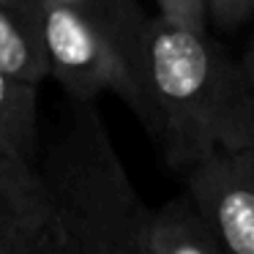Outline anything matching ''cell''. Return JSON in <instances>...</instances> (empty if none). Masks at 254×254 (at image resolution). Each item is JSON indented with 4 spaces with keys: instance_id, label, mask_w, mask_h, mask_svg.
<instances>
[{
    "instance_id": "30bf717a",
    "label": "cell",
    "mask_w": 254,
    "mask_h": 254,
    "mask_svg": "<svg viewBox=\"0 0 254 254\" xmlns=\"http://www.w3.org/2000/svg\"><path fill=\"white\" fill-rule=\"evenodd\" d=\"M156 6H159L156 17L164 22L208 33V3L205 0H156Z\"/></svg>"
},
{
    "instance_id": "277c9868",
    "label": "cell",
    "mask_w": 254,
    "mask_h": 254,
    "mask_svg": "<svg viewBox=\"0 0 254 254\" xmlns=\"http://www.w3.org/2000/svg\"><path fill=\"white\" fill-rule=\"evenodd\" d=\"M186 194L224 254H254V145L216 150L186 170Z\"/></svg>"
},
{
    "instance_id": "6da1fadb",
    "label": "cell",
    "mask_w": 254,
    "mask_h": 254,
    "mask_svg": "<svg viewBox=\"0 0 254 254\" xmlns=\"http://www.w3.org/2000/svg\"><path fill=\"white\" fill-rule=\"evenodd\" d=\"M145 128L164 161L186 172L216 150L254 145L246 74L208 33L150 17L142 50Z\"/></svg>"
},
{
    "instance_id": "8fae6325",
    "label": "cell",
    "mask_w": 254,
    "mask_h": 254,
    "mask_svg": "<svg viewBox=\"0 0 254 254\" xmlns=\"http://www.w3.org/2000/svg\"><path fill=\"white\" fill-rule=\"evenodd\" d=\"M6 254H63L61 235H58L52 210L39 221V224H33L30 230H25L22 235H19V241L14 243Z\"/></svg>"
},
{
    "instance_id": "7c38bea8",
    "label": "cell",
    "mask_w": 254,
    "mask_h": 254,
    "mask_svg": "<svg viewBox=\"0 0 254 254\" xmlns=\"http://www.w3.org/2000/svg\"><path fill=\"white\" fill-rule=\"evenodd\" d=\"M208 3V22L219 30H232L243 25L254 14V0H205Z\"/></svg>"
},
{
    "instance_id": "4fadbf2b",
    "label": "cell",
    "mask_w": 254,
    "mask_h": 254,
    "mask_svg": "<svg viewBox=\"0 0 254 254\" xmlns=\"http://www.w3.org/2000/svg\"><path fill=\"white\" fill-rule=\"evenodd\" d=\"M243 74H246V85H249V96H252V110H254V41L246 52V61H243Z\"/></svg>"
},
{
    "instance_id": "52a82bcc",
    "label": "cell",
    "mask_w": 254,
    "mask_h": 254,
    "mask_svg": "<svg viewBox=\"0 0 254 254\" xmlns=\"http://www.w3.org/2000/svg\"><path fill=\"white\" fill-rule=\"evenodd\" d=\"M52 3L71 8L90 28L99 30L142 85V50L150 17L142 14L137 0H52Z\"/></svg>"
},
{
    "instance_id": "5b68a950",
    "label": "cell",
    "mask_w": 254,
    "mask_h": 254,
    "mask_svg": "<svg viewBox=\"0 0 254 254\" xmlns=\"http://www.w3.org/2000/svg\"><path fill=\"white\" fill-rule=\"evenodd\" d=\"M0 71L30 85L47 79L41 0H0Z\"/></svg>"
},
{
    "instance_id": "8992f818",
    "label": "cell",
    "mask_w": 254,
    "mask_h": 254,
    "mask_svg": "<svg viewBox=\"0 0 254 254\" xmlns=\"http://www.w3.org/2000/svg\"><path fill=\"white\" fill-rule=\"evenodd\" d=\"M47 213L50 199L39 164L0 153V254H6Z\"/></svg>"
},
{
    "instance_id": "9c48e42d",
    "label": "cell",
    "mask_w": 254,
    "mask_h": 254,
    "mask_svg": "<svg viewBox=\"0 0 254 254\" xmlns=\"http://www.w3.org/2000/svg\"><path fill=\"white\" fill-rule=\"evenodd\" d=\"M36 90L39 85L0 71V153L30 164L39 156Z\"/></svg>"
},
{
    "instance_id": "ba28073f",
    "label": "cell",
    "mask_w": 254,
    "mask_h": 254,
    "mask_svg": "<svg viewBox=\"0 0 254 254\" xmlns=\"http://www.w3.org/2000/svg\"><path fill=\"white\" fill-rule=\"evenodd\" d=\"M148 246L153 254H224L189 194L150 210Z\"/></svg>"
},
{
    "instance_id": "3957f363",
    "label": "cell",
    "mask_w": 254,
    "mask_h": 254,
    "mask_svg": "<svg viewBox=\"0 0 254 254\" xmlns=\"http://www.w3.org/2000/svg\"><path fill=\"white\" fill-rule=\"evenodd\" d=\"M41 36L47 77L55 79L68 99L90 104L101 93H115L145 121L148 104L139 79L110 41L79 14L52 0H41Z\"/></svg>"
},
{
    "instance_id": "5bb4252c",
    "label": "cell",
    "mask_w": 254,
    "mask_h": 254,
    "mask_svg": "<svg viewBox=\"0 0 254 254\" xmlns=\"http://www.w3.org/2000/svg\"><path fill=\"white\" fill-rule=\"evenodd\" d=\"M58 235H61V232H58ZM61 246H63V241H61ZM63 254H68V252H66V246H63Z\"/></svg>"
},
{
    "instance_id": "7a4b0ae2",
    "label": "cell",
    "mask_w": 254,
    "mask_h": 254,
    "mask_svg": "<svg viewBox=\"0 0 254 254\" xmlns=\"http://www.w3.org/2000/svg\"><path fill=\"white\" fill-rule=\"evenodd\" d=\"M41 181L68 254H153L150 208L134 189L93 101L79 104L41 156Z\"/></svg>"
}]
</instances>
